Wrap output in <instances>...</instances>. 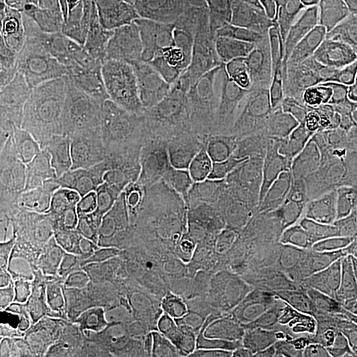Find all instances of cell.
I'll return each mask as SVG.
<instances>
[{"label":"cell","mask_w":357,"mask_h":357,"mask_svg":"<svg viewBox=\"0 0 357 357\" xmlns=\"http://www.w3.org/2000/svg\"><path fill=\"white\" fill-rule=\"evenodd\" d=\"M76 123L54 161L52 215L74 232L93 266L161 236L204 225V204L157 171L119 115L123 89L105 66L68 38Z\"/></svg>","instance_id":"1"},{"label":"cell","mask_w":357,"mask_h":357,"mask_svg":"<svg viewBox=\"0 0 357 357\" xmlns=\"http://www.w3.org/2000/svg\"><path fill=\"white\" fill-rule=\"evenodd\" d=\"M201 227L128 248L96 266L68 357H187Z\"/></svg>","instance_id":"2"},{"label":"cell","mask_w":357,"mask_h":357,"mask_svg":"<svg viewBox=\"0 0 357 357\" xmlns=\"http://www.w3.org/2000/svg\"><path fill=\"white\" fill-rule=\"evenodd\" d=\"M93 272L70 227L52 217L24 255L0 268V357H68Z\"/></svg>","instance_id":"3"},{"label":"cell","mask_w":357,"mask_h":357,"mask_svg":"<svg viewBox=\"0 0 357 357\" xmlns=\"http://www.w3.org/2000/svg\"><path fill=\"white\" fill-rule=\"evenodd\" d=\"M187 357H302L306 312L230 264L201 227Z\"/></svg>","instance_id":"4"},{"label":"cell","mask_w":357,"mask_h":357,"mask_svg":"<svg viewBox=\"0 0 357 357\" xmlns=\"http://www.w3.org/2000/svg\"><path fill=\"white\" fill-rule=\"evenodd\" d=\"M306 199L250 203L220 195L203 203V230L218 252L304 312L328 298L310 243Z\"/></svg>","instance_id":"5"},{"label":"cell","mask_w":357,"mask_h":357,"mask_svg":"<svg viewBox=\"0 0 357 357\" xmlns=\"http://www.w3.org/2000/svg\"><path fill=\"white\" fill-rule=\"evenodd\" d=\"M2 126L56 161L76 123V86L64 32L34 24L0 2Z\"/></svg>","instance_id":"6"},{"label":"cell","mask_w":357,"mask_h":357,"mask_svg":"<svg viewBox=\"0 0 357 357\" xmlns=\"http://www.w3.org/2000/svg\"><path fill=\"white\" fill-rule=\"evenodd\" d=\"M278 10V0H250L204 40L185 89L195 107L246 137L266 91Z\"/></svg>","instance_id":"7"},{"label":"cell","mask_w":357,"mask_h":357,"mask_svg":"<svg viewBox=\"0 0 357 357\" xmlns=\"http://www.w3.org/2000/svg\"><path fill=\"white\" fill-rule=\"evenodd\" d=\"M340 96L342 89L319 88L302 72L280 2L266 91L250 139L268 165L307 191L316 185L319 141Z\"/></svg>","instance_id":"8"},{"label":"cell","mask_w":357,"mask_h":357,"mask_svg":"<svg viewBox=\"0 0 357 357\" xmlns=\"http://www.w3.org/2000/svg\"><path fill=\"white\" fill-rule=\"evenodd\" d=\"M66 36L91 52L119 88L133 98L185 96L195 64L185 34L126 26L112 14L82 8Z\"/></svg>","instance_id":"9"},{"label":"cell","mask_w":357,"mask_h":357,"mask_svg":"<svg viewBox=\"0 0 357 357\" xmlns=\"http://www.w3.org/2000/svg\"><path fill=\"white\" fill-rule=\"evenodd\" d=\"M119 115L141 153L175 187L201 203L217 197L218 183L204 147L206 114L185 96L139 100L123 91Z\"/></svg>","instance_id":"10"},{"label":"cell","mask_w":357,"mask_h":357,"mask_svg":"<svg viewBox=\"0 0 357 357\" xmlns=\"http://www.w3.org/2000/svg\"><path fill=\"white\" fill-rule=\"evenodd\" d=\"M306 222L328 298L357 318V183L319 181L306 199Z\"/></svg>","instance_id":"11"},{"label":"cell","mask_w":357,"mask_h":357,"mask_svg":"<svg viewBox=\"0 0 357 357\" xmlns=\"http://www.w3.org/2000/svg\"><path fill=\"white\" fill-rule=\"evenodd\" d=\"M298 62L324 89L357 84V0H280Z\"/></svg>","instance_id":"12"},{"label":"cell","mask_w":357,"mask_h":357,"mask_svg":"<svg viewBox=\"0 0 357 357\" xmlns=\"http://www.w3.org/2000/svg\"><path fill=\"white\" fill-rule=\"evenodd\" d=\"M332 178L357 183V84L342 89L319 141L316 183Z\"/></svg>","instance_id":"13"},{"label":"cell","mask_w":357,"mask_h":357,"mask_svg":"<svg viewBox=\"0 0 357 357\" xmlns=\"http://www.w3.org/2000/svg\"><path fill=\"white\" fill-rule=\"evenodd\" d=\"M302 357H357V318L330 298L316 302L304 318Z\"/></svg>","instance_id":"14"},{"label":"cell","mask_w":357,"mask_h":357,"mask_svg":"<svg viewBox=\"0 0 357 357\" xmlns=\"http://www.w3.org/2000/svg\"><path fill=\"white\" fill-rule=\"evenodd\" d=\"M114 18L126 26L185 34L177 0H115Z\"/></svg>","instance_id":"15"},{"label":"cell","mask_w":357,"mask_h":357,"mask_svg":"<svg viewBox=\"0 0 357 357\" xmlns=\"http://www.w3.org/2000/svg\"><path fill=\"white\" fill-rule=\"evenodd\" d=\"M248 4L250 0H201L204 40L213 36L220 26L227 24L234 14L241 13Z\"/></svg>","instance_id":"16"},{"label":"cell","mask_w":357,"mask_h":357,"mask_svg":"<svg viewBox=\"0 0 357 357\" xmlns=\"http://www.w3.org/2000/svg\"><path fill=\"white\" fill-rule=\"evenodd\" d=\"M183 30L189 40V46L192 52V60L197 62L204 44V28H203V10H201V0H177Z\"/></svg>","instance_id":"17"},{"label":"cell","mask_w":357,"mask_h":357,"mask_svg":"<svg viewBox=\"0 0 357 357\" xmlns=\"http://www.w3.org/2000/svg\"><path fill=\"white\" fill-rule=\"evenodd\" d=\"M114 4L115 0H79V6H82V8L100 10V13L112 14V16H114Z\"/></svg>","instance_id":"18"}]
</instances>
